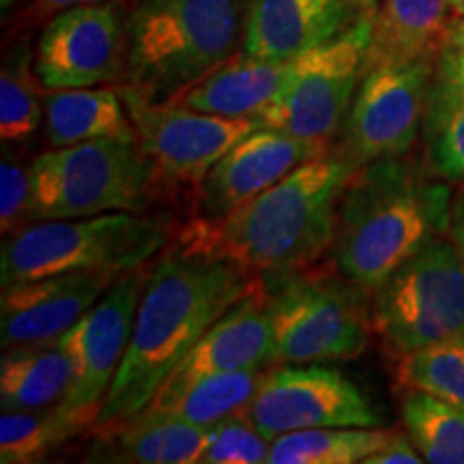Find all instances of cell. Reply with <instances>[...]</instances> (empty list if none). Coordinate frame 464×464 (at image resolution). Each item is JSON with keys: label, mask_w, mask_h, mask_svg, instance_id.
Instances as JSON below:
<instances>
[{"label": "cell", "mask_w": 464, "mask_h": 464, "mask_svg": "<svg viewBox=\"0 0 464 464\" xmlns=\"http://www.w3.org/2000/svg\"><path fill=\"white\" fill-rule=\"evenodd\" d=\"M258 282L254 271L183 246L161 254L147 276L123 363L92 434L142 413L208 327Z\"/></svg>", "instance_id": "6da1fadb"}, {"label": "cell", "mask_w": 464, "mask_h": 464, "mask_svg": "<svg viewBox=\"0 0 464 464\" xmlns=\"http://www.w3.org/2000/svg\"><path fill=\"white\" fill-rule=\"evenodd\" d=\"M353 172L355 164L340 150H324L228 218L191 219L179 235V246L254 274L307 269L332 249L340 196Z\"/></svg>", "instance_id": "7a4b0ae2"}, {"label": "cell", "mask_w": 464, "mask_h": 464, "mask_svg": "<svg viewBox=\"0 0 464 464\" xmlns=\"http://www.w3.org/2000/svg\"><path fill=\"white\" fill-rule=\"evenodd\" d=\"M450 185L387 158L355 168L338 205L332 252L340 276L374 293L451 226Z\"/></svg>", "instance_id": "3957f363"}, {"label": "cell", "mask_w": 464, "mask_h": 464, "mask_svg": "<svg viewBox=\"0 0 464 464\" xmlns=\"http://www.w3.org/2000/svg\"><path fill=\"white\" fill-rule=\"evenodd\" d=\"M249 0H131L123 86L177 102L237 54Z\"/></svg>", "instance_id": "277c9868"}, {"label": "cell", "mask_w": 464, "mask_h": 464, "mask_svg": "<svg viewBox=\"0 0 464 464\" xmlns=\"http://www.w3.org/2000/svg\"><path fill=\"white\" fill-rule=\"evenodd\" d=\"M172 239L168 219L116 211L92 218L39 219L5 241L3 286L72 271L123 276L160 256Z\"/></svg>", "instance_id": "5b68a950"}, {"label": "cell", "mask_w": 464, "mask_h": 464, "mask_svg": "<svg viewBox=\"0 0 464 464\" xmlns=\"http://www.w3.org/2000/svg\"><path fill=\"white\" fill-rule=\"evenodd\" d=\"M33 219L147 213L161 194L138 138H97L50 149L31 161Z\"/></svg>", "instance_id": "8992f818"}, {"label": "cell", "mask_w": 464, "mask_h": 464, "mask_svg": "<svg viewBox=\"0 0 464 464\" xmlns=\"http://www.w3.org/2000/svg\"><path fill=\"white\" fill-rule=\"evenodd\" d=\"M276 340V363L353 359L372 332L365 290L344 276L299 269L263 280Z\"/></svg>", "instance_id": "52a82bcc"}, {"label": "cell", "mask_w": 464, "mask_h": 464, "mask_svg": "<svg viewBox=\"0 0 464 464\" xmlns=\"http://www.w3.org/2000/svg\"><path fill=\"white\" fill-rule=\"evenodd\" d=\"M372 295V332L393 355L464 338V265L451 239L428 243Z\"/></svg>", "instance_id": "ba28073f"}, {"label": "cell", "mask_w": 464, "mask_h": 464, "mask_svg": "<svg viewBox=\"0 0 464 464\" xmlns=\"http://www.w3.org/2000/svg\"><path fill=\"white\" fill-rule=\"evenodd\" d=\"M372 17L359 15L338 37L293 58L280 97L260 114L263 125L329 150L362 82Z\"/></svg>", "instance_id": "9c48e42d"}, {"label": "cell", "mask_w": 464, "mask_h": 464, "mask_svg": "<svg viewBox=\"0 0 464 464\" xmlns=\"http://www.w3.org/2000/svg\"><path fill=\"white\" fill-rule=\"evenodd\" d=\"M434 56L368 67L340 127V153L355 168L402 158L423 130Z\"/></svg>", "instance_id": "30bf717a"}, {"label": "cell", "mask_w": 464, "mask_h": 464, "mask_svg": "<svg viewBox=\"0 0 464 464\" xmlns=\"http://www.w3.org/2000/svg\"><path fill=\"white\" fill-rule=\"evenodd\" d=\"M119 91L138 144L158 172L161 191L164 185L200 188L202 179L226 150L247 133L265 127L260 116L228 119L189 110L174 102H153L130 86H121Z\"/></svg>", "instance_id": "8fae6325"}, {"label": "cell", "mask_w": 464, "mask_h": 464, "mask_svg": "<svg viewBox=\"0 0 464 464\" xmlns=\"http://www.w3.org/2000/svg\"><path fill=\"white\" fill-rule=\"evenodd\" d=\"M147 276L140 266L116 277L114 286L58 338L72 363V379L58 406L84 430L95 423L123 363Z\"/></svg>", "instance_id": "7c38bea8"}, {"label": "cell", "mask_w": 464, "mask_h": 464, "mask_svg": "<svg viewBox=\"0 0 464 464\" xmlns=\"http://www.w3.org/2000/svg\"><path fill=\"white\" fill-rule=\"evenodd\" d=\"M127 9L123 0H103L50 17L33 56L39 84L45 91H58L123 80Z\"/></svg>", "instance_id": "4fadbf2b"}, {"label": "cell", "mask_w": 464, "mask_h": 464, "mask_svg": "<svg viewBox=\"0 0 464 464\" xmlns=\"http://www.w3.org/2000/svg\"><path fill=\"white\" fill-rule=\"evenodd\" d=\"M243 415L266 440L307 428H376L381 423V415L351 379L338 370L304 363L266 372Z\"/></svg>", "instance_id": "5bb4252c"}, {"label": "cell", "mask_w": 464, "mask_h": 464, "mask_svg": "<svg viewBox=\"0 0 464 464\" xmlns=\"http://www.w3.org/2000/svg\"><path fill=\"white\" fill-rule=\"evenodd\" d=\"M276 363V340L266 310L263 280L208 327L188 357L174 368L147 409H161L207 376L239 370H265Z\"/></svg>", "instance_id": "9a60e30c"}, {"label": "cell", "mask_w": 464, "mask_h": 464, "mask_svg": "<svg viewBox=\"0 0 464 464\" xmlns=\"http://www.w3.org/2000/svg\"><path fill=\"white\" fill-rule=\"evenodd\" d=\"M102 271H72L3 286L0 342L3 348L61 338L116 282Z\"/></svg>", "instance_id": "2e32d148"}, {"label": "cell", "mask_w": 464, "mask_h": 464, "mask_svg": "<svg viewBox=\"0 0 464 464\" xmlns=\"http://www.w3.org/2000/svg\"><path fill=\"white\" fill-rule=\"evenodd\" d=\"M324 150L297 140L274 127H258L226 150L198 188L202 219L218 222L246 205L290 170Z\"/></svg>", "instance_id": "e0dca14e"}, {"label": "cell", "mask_w": 464, "mask_h": 464, "mask_svg": "<svg viewBox=\"0 0 464 464\" xmlns=\"http://www.w3.org/2000/svg\"><path fill=\"white\" fill-rule=\"evenodd\" d=\"M359 15L355 0H249L241 52L293 61L344 33Z\"/></svg>", "instance_id": "ac0fdd59"}, {"label": "cell", "mask_w": 464, "mask_h": 464, "mask_svg": "<svg viewBox=\"0 0 464 464\" xmlns=\"http://www.w3.org/2000/svg\"><path fill=\"white\" fill-rule=\"evenodd\" d=\"M213 428L142 411L112 430L92 434L86 462L194 464L208 448Z\"/></svg>", "instance_id": "d6986e66"}, {"label": "cell", "mask_w": 464, "mask_h": 464, "mask_svg": "<svg viewBox=\"0 0 464 464\" xmlns=\"http://www.w3.org/2000/svg\"><path fill=\"white\" fill-rule=\"evenodd\" d=\"M290 65L293 61H266L241 52L191 86L174 103L228 119L260 116L280 97Z\"/></svg>", "instance_id": "ffe728a7"}, {"label": "cell", "mask_w": 464, "mask_h": 464, "mask_svg": "<svg viewBox=\"0 0 464 464\" xmlns=\"http://www.w3.org/2000/svg\"><path fill=\"white\" fill-rule=\"evenodd\" d=\"M44 119L52 149L97 138H136L121 91L106 86L50 91L44 97Z\"/></svg>", "instance_id": "44dd1931"}, {"label": "cell", "mask_w": 464, "mask_h": 464, "mask_svg": "<svg viewBox=\"0 0 464 464\" xmlns=\"http://www.w3.org/2000/svg\"><path fill=\"white\" fill-rule=\"evenodd\" d=\"M450 14V0H381L372 17L365 69L434 56L451 20Z\"/></svg>", "instance_id": "7402d4cb"}, {"label": "cell", "mask_w": 464, "mask_h": 464, "mask_svg": "<svg viewBox=\"0 0 464 464\" xmlns=\"http://www.w3.org/2000/svg\"><path fill=\"white\" fill-rule=\"evenodd\" d=\"M72 363L58 338L5 348L0 362L3 411L44 409L65 396Z\"/></svg>", "instance_id": "603a6c76"}, {"label": "cell", "mask_w": 464, "mask_h": 464, "mask_svg": "<svg viewBox=\"0 0 464 464\" xmlns=\"http://www.w3.org/2000/svg\"><path fill=\"white\" fill-rule=\"evenodd\" d=\"M393 430L307 428L271 440L269 464H355L385 448Z\"/></svg>", "instance_id": "cb8c5ba5"}, {"label": "cell", "mask_w": 464, "mask_h": 464, "mask_svg": "<svg viewBox=\"0 0 464 464\" xmlns=\"http://www.w3.org/2000/svg\"><path fill=\"white\" fill-rule=\"evenodd\" d=\"M265 370H239L207 376L161 409H144L149 413L170 415L177 420L196 423V426H216L226 417L239 413L252 402L263 385Z\"/></svg>", "instance_id": "d4e9b609"}, {"label": "cell", "mask_w": 464, "mask_h": 464, "mask_svg": "<svg viewBox=\"0 0 464 464\" xmlns=\"http://www.w3.org/2000/svg\"><path fill=\"white\" fill-rule=\"evenodd\" d=\"M84 428L75 423L52 404L44 409L3 411L0 417V462L31 464L42 462L67 440L82 434Z\"/></svg>", "instance_id": "484cf974"}, {"label": "cell", "mask_w": 464, "mask_h": 464, "mask_svg": "<svg viewBox=\"0 0 464 464\" xmlns=\"http://www.w3.org/2000/svg\"><path fill=\"white\" fill-rule=\"evenodd\" d=\"M402 421L423 460L464 464V409L409 390L402 398Z\"/></svg>", "instance_id": "4316f807"}, {"label": "cell", "mask_w": 464, "mask_h": 464, "mask_svg": "<svg viewBox=\"0 0 464 464\" xmlns=\"http://www.w3.org/2000/svg\"><path fill=\"white\" fill-rule=\"evenodd\" d=\"M31 50L26 44L14 45L3 63L0 73V136L3 144H22L37 133L44 119V106L39 102V84L31 73Z\"/></svg>", "instance_id": "83f0119b"}, {"label": "cell", "mask_w": 464, "mask_h": 464, "mask_svg": "<svg viewBox=\"0 0 464 464\" xmlns=\"http://www.w3.org/2000/svg\"><path fill=\"white\" fill-rule=\"evenodd\" d=\"M398 382L464 409V338L437 342L406 353L398 362Z\"/></svg>", "instance_id": "f1b7e54d"}, {"label": "cell", "mask_w": 464, "mask_h": 464, "mask_svg": "<svg viewBox=\"0 0 464 464\" xmlns=\"http://www.w3.org/2000/svg\"><path fill=\"white\" fill-rule=\"evenodd\" d=\"M464 103V17L451 15L443 39H440L430 92H428L423 136L430 140L439 127Z\"/></svg>", "instance_id": "f546056e"}, {"label": "cell", "mask_w": 464, "mask_h": 464, "mask_svg": "<svg viewBox=\"0 0 464 464\" xmlns=\"http://www.w3.org/2000/svg\"><path fill=\"white\" fill-rule=\"evenodd\" d=\"M271 451V440L258 434L256 428L239 413L226 417L213 428L208 448L200 462L205 464H260L266 462Z\"/></svg>", "instance_id": "4dcf8cb0"}, {"label": "cell", "mask_w": 464, "mask_h": 464, "mask_svg": "<svg viewBox=\"0 0 464 464\" xmlns=\"http://www.w3.org/2000/svg\"><path fill=\"white\" fill-rule=\"evenodd\" d=\"M28 219H33L31 164L24 166L9 144H5L0 161V230L11 237L24 228Z\"/></svg>", "instance_id": "1f68e13d"}, {"label": "cell", "mask_w": 464, "mask_h": 464, "mask_svg": "<svg viewBox=\"0 0 464 464\" xmlns=\"http://www.w3.org/2000/svg\"><path fill=\"white\" fill-rule=\"evenodd\" d=\"M426 144L432 172L443 181L464 183V103Z\"/></svg>", "instance_id": "d6a6232c"}, {"label": "cell", "mask_w": 464, "mask_h": 464, "mask_svg": "<svg viewBox=\"0 0 464 464\" xmlns=\"http://www.w3.org/2000/svg\"><path fill=\"white\" fill-rule=\"evenodd\" d=\"M365 464H420L426 462L417 450L409 432H393L390 443L381 448L376 454L365 458Z\"/></svg>", "instance_id": "836d02e7"}, {"label": "cell", "mask_w": 464, "mask_h": 464, "mask_svg": "<svg viewBox=\"0 0 464 464\" xmlns=\"http://www.w3.org/2000/svg\"><path fill=\"white\" fill-rule=\"evenodd\" d=\"M103 3V0H31L28 7L24 9V17L28 24H37V22H48L61 11L80 7V5H95Z\"/></svg>", "instance_id": "e575fe53"}, {"label": "cell", "mask_w": 464, "mask_h": 464, "mask_svg": "<svg viewBox=\"0 0 464 464\" xmlns=\"http://www.w3.org/2000/svg\"><path fill=\"white\" fill-rule=\"evenodd\" d=\"M450 239L456 243L458 252H460L464 265V198L454 202V211H451V226H450Z\"/></svg>", "instance_id": "d590c367"}, {"label": "cell", "mask_w": 464, "mask_h": 464, "mask_svg": "<svg viewBox=\"0 0 464 464\" xmlns=\"http://www.w3.org/2000/svg\"><path fill=\"white\" fill-rule=\"evenodd\" d=\"M355 3H357V7H359V11H362V14L374 15L376 9H379L381 0H355Z\"/></svg>", "instance_id": "8d00e7d4"}, {"label": "cell", "mask_w": 464, "mask_h": 464, "mask_svg": "<svg viewBox=\"0 0 464 464\" xmlns=\"http://www.w3.org/2000/svg\"><path fill=\"white\" fill-rule=\"evenodd\" d=\"M450 11L454 17H464V0H450Z\"/></svg>", "instance_id": "74e56055"}, {"label": "cell", "mask_w": 464, "mask_h": 464, "mask_svg": "<svg viewBox=\"0 0 464 464\" xmlns=\"http://www.w3.org/2000/svg\"><path fill=\"white\" fill-rule=\"evenodd\" d=\"M14 5V0H3V14H7V9Z\"/></svg>", "instance_id": "f35d334b"}]
</instances>
